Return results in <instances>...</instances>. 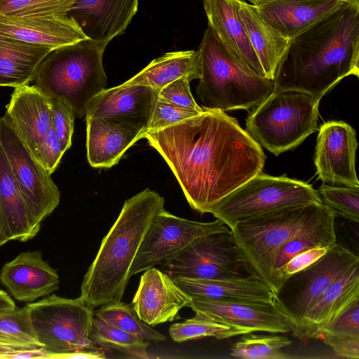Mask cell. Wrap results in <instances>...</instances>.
<instances>
[{"label": "cell", "instance_id": "1", "mask_svg": "<svg viewBox=\"0 0 359 359\" xmlns=\"http://www.w3.org/2000/svg\"><path fill=\"white\" fill-rule=\"evenodd\" d=\"M144 138L168 163L190 207L202 214L262 172L266 158L237 119L219 109L204 108Z\"/></svg>", "mask_w": 359, "mask_h": 359}, {"label": "cell", "instance_id": "2", "mask_svg": "<svg viewBox=\"0 0 359 359\" xmlns=\"http://www.w3.org/2000/svg\"><path fill=\"white\" fill-rule=\"evenodd\" d=\"M351 75L359 76V0H345L291 39L273 92L297 90L320 101Z\"/></svg>", "mask_w": 359, "mask_h": 359}, {"label": "cell", "instance_id": "3", "mask_svg": "<svg viewBox=\"0 0 359 359\" xmlns=\"http://www.w3.org/2000/svg\"><path fill=\"white\" fill-rule=\"evenodd\" d=\"M164 203L159 194L148 188L125 201L83 277L82 301L93 308L121 302L140 245Z\"/></svg>", "mask_w": 359, "mask_h": 359}, {"label": "cell", "instance_id": "4", "mask_svg": "<svg viewBox=\"0 0 359 359\" xmlns=\"http://www.w3.org/2000/svg\"><path fill=\"white\" fill-rule=\"evenodd\" d=\"M201 76L196 93L204 108L248 110L274 90L272 80L259 76L224 46L210 26L198 48Z\"/></svg>", "mask_w": 359, "mask_h": 359}, {"label": "cell", "instance_id": "5", "mask_svg": "<svg viewBox=\"0 0 359 359\" xmlns=\"http://www.w3.org/2000/svg\"><path fill=\"white\" fill-rule=\"evenodd\" d=\"M107 45L89 39L51 50L33 81L47 96L67 104L75 117H86L90 101L107 85L102 58Z\"/></svg>", "mask_w": 359, "mask_h": 359}, {"label": "cell", "instance_id": "6", "mask_svg": "<svg viewBox=\"0 0 359 359\" xmlns=\"http://www.w3.org/2000/svg\"><path fill=\"white\" fill-rule=\"evenodd\" d=\"M26 308L35 335L50 358H106L90 338L93 308L79 297L51 294Z\"/></svg>", "mask_w": 359, "mask_h": 359}, {"label": "cell", "instance_id": "7", "mask_svg": "<svg viewBox=\"0 0 359 359\" xmlns=\"http://www.w3.org/2000/svg\"><path fill=\"white\" fill-rule=\"evenodd\" d=\"M319 103L300 91L273 92L249 113L245 130L261 147L278 156L316 130Z\"/></svg>", "mask_w": 359, "mask_h": 359}, {"label": "cell", "instance_id": "8", "mask_svg": "<svg viewBox=\"0 0 359 359\" xmlns=\"http://www.w3.org/2000/svg\"><path fill=\"white\" fill-rule=\"evenodd\" d=\"M324 206L323 203L290 205L236 224L231 231L250 274L273 290V267L278 248Z\"/></svg>", "mask_w": 359, "mask_h": 359}, {"label": "cell", "instance_id": "9", "mask_svg": "<svg viewBox=\"0 0 359 359\" xmlns=\"http://www.w3.org/2000/svg\"><path fill=\"white\" fill-rule=\"evenodd\" d=\"M310 203L323 201L307 182L262 172L214 205L209 213L231 229L241 221L276 209Z\"/></svg>", "mask_w": 359, "mask_h": 359}, {"label": "cell", "instance_id": "10", "mask_svg": "<svg viewBox=\"0 0 359 359\" xmlns=\"http://www.w3.org/2000/svg\"><path fill=\"white\" fill-rule=\"evenodd\" d=\"M0 144L34 226L57 207L60 191L50 174L32 155L4 115L0 117Z\"/></svg>", "mask_w": 359, "mask_h": 359}, {"label": "cell", "instance_id": "11", "mask_svg": "<svg viewBox=\"0 0 359 359\" xmlns=\"http://www.w3.org/2000/svg\"><path fill=\"white\" fill-rule=\"evenodd\" d=\"M161 265L170 277L230 279L247 276L241 273L242 269L250 274L230 229L196 238Z\"/></svg>", "mask_w": 359, "mask_h": 359}, {"label": "cell", "instance_id": "12", "mask_svg": "<svg viewBox=\"0 0 359 359\" xmlns=\"http://www.w3.org/2000/svg\"><path fill=\"white\" fill-rule=\"evenodd\" d=\"M229 229L222 220L200 222L159 211L152 219L137 250L130 276L172 259L196 238Z\"/></svg>", "mask_w": 359, "mask_h": 359}, {"label": "cell", "instance_id": "13", "mask_svg": "<svg viewBox=\"0 0 359 359\" xmlns=\"http://www.w3.org/2000/svg\"><path fill=\"white\" fill-rule=\"evenodd\" d=\"M195 313L252 332L287 333L293 319L278 297L269 302L222 301L191 297Z\"/></svg>", "mask_w": 359, "mask_h": 359}, {"label": "cell", "instance_id": "14", "mask_svg": "<svg viewBox=\"0 0 359 359\" xmlns=\"http://www.w3.org/2000/svg\"><path fill=\"white\" fill-rule=\"evenodd\" d=\"M358 147L355 130L342 121H330L320 127L314 163L318 179L337 186L359 187L355 172Z\"/></svg>", "mask_w": 359, "mask_h": 359}, {"label": "cell", "instance_id": "15", "mask_svg": "<svg viewBox=\"0 0 359 359\" xmlns=\"http://www.w3.org/2000/svg\"><path fill=\"white\" fill-rule=\"evenodd\" d=\"M158 93L144 85L104 89L90 101L85 119L99 118L147 130Z\"/></svg>", "mask_w": 359, "mask_h": 359}, {"label": "cell", "instance_id": "16", "mask_svg": "<svg viewBox=\"0 0 359 359\" xmlns=\"http://www.w3.org/2000/svg\"><path fill=\"white\" fill-rule=\"evenodd\" d=\"M358 264L357 255L336 243L318 261L299 272L302 277L298 293L294 296L292 304L286 306L293 319L292 328L330 285Z\"/></svg>", "mask_w": 359, "mask_h": 359}, {"label": "cell", "instance_id": "17", "mask_svg": "<svg viewBox=\"0 0 359 359\" xmlns=\"http://www.w3.org/2000/svg\"><path fill=\"white\" fill-rule=\"evenodd\" d=\"M191 297L162 270L144 271L132 305L139 318L150 326L170 322L184 307H189Z\"/></svg>", "mask_w": 359, "mask_h": 359}, {"label": "cell", "instance_id": "18", "mask_svg": "<svg viewBox=\"0 0 359 359\" xmlns=\"http://www.w3.org/2000/svg\"><path fill=\"white\" fill-rule=\"evenodd\" d=\"M5 116L37 159L40 146L52 128L51 98L36 85L15 88Z\"/></svg>", "mask_w": 359, "mask_h": 359}, {"label": "cell", "instance_id": "19", "mask_svg": "<svg viewBox=\"0 0 359 359\" xmlns=\"http://www.w3.org/2000/svg\"><path fill=\"white\" fill-rule=\"evenodd\" d=\"M0 35L52 50L88 39L72 18L57 13L0 15Z\"/></svg>", "mask_w": 359, "mask_h": 359}, {"label": "cell", "instance_id": "20", "mask_svg": "<svg viewBox=\"0 0 359 359\" xmlns=\"http://www.w3.org/2000/svg\"><path fill=\"white\" fill-rule=\"evenodd\" d=\"M139 0H77L67 13L86 36L107 45L123 34L138 8Z\"/></svg>", "mask_w": 359, "mask_h": 359}, {"label": "cell", "instance_id": "21", "mask_svg": "<svg viewBox=\"0 0 359 359\" xmlns=\"http://www.w3.org/2000/svg\"><path fill=\"white\" fill-rule=\"evenodd\" d=\"M0 281L15 299L25 302L50 295L60 283L57 271L38 250L21 252L6 263L0 271Z\"/></svg>", "mask_w": 359, "mask_h": 359}, {"label": "cell", "instance_id": "22", "mask_svg": "<svg viewBox=\"0 0 359 359\" xmlns=\"http://www.w3.org/2000/svg\"><path fill=\"white\" fill-rule=\"evenodd\" d=\"M359 299V264L335 281L320 297L292 332L302 339H319L322 332Z\"/></svg>", "mask_w": 359, "mask_h": 359}, {"label": "cell", "instance_id": "23", "mask_svg": "<svg viewBox=\"0 0 359 359\" xmlns=\"http://www.w3.org/2000/svg\"><path fill=\"white\" fill-rule=\"evenodd\" d=\"M345 0H266L255 6L261 18L291 40L324 18Z\"/></svg>", "mask_w": 359, "mask_h": 359}, {"label": "cell", "instance_id": "24", "mask_svg": "<svg viewBox=\"0 0 359 359\" xmlns=\"http://www.w3.org/2000/svg\"><path fill=\"white\" fill-rule=\"evenodd\" d=\"M86 121L87 158L93 168H109L118 163L126 151L146 130L126 123H116L99 118Z\"/></svg>", "mask_w": 359, "mask_h": 359}, {"label": "cell", "instance_id": "25", "mask_svg": "<svg viewBox=\"0 0 359 359\" xmlns=\"http://www.w3.org/2000/svg\"><path fill=\"white\" fill-rule=\"evenodd\" d=\"M203 2L208 25L224 46L247 67L264 77L238 15L237 0H203Z\"/></svg>", "mask_w": 359, "mask_h": 359}, {"label": "cell", "instance_id": "26", "mask_svg": "<svg viewBox=\"0 0 359 359\" xmlns=\"http://www.w3.org/2000/svg\"><path fill=\"white\" fill-rule=\"evenodd\" d=\"M191 297L222 301L269 302L278 296L253 276L230 279L170 277Z\"/></svg>", "mask_w": 359, "mask_h": 359}, {"label": "cell", "instance_id": "27", "mask_svg": "<svg viewBox=\"0 0 359 359\" xmlns=\"http://www.w3.org/2000/svg\"><path fill=\"white\" fill-rule=\"evenodd\" d=\"M237 11L264 77L273 81L291 40L269 26L261 18L255 6L237 0Z\"/></svg>", "mask_w": 359, "mask_h": 359}, {"label": "cell", "instance_id": "28", "mask_svg": "<svg viewBox=\"0 0 359 359\" xmlns=\"http://www.w3.org/2000/svg\"><path fill=\"white\" fill-rule=\"evenodd\" d=\"M51 48L0 35V87L18 88L33 81Z\"/></svg>", "mask_w": 359, "mask_h": 359}, {"label": "cell", "instance_id": "29", "mask_svg": "<svg viewBox=\"0 0 359 359\" xmlns=\"http://www.w3.org/2000/svg\"><path fill=\"white\" fill-rule=\"evenodd\" d=\"M201 76L198 50L169 52L152 60L139 73L123 83L124 85H144L159 91L175 80L187 76L191 81Z\"/></svg>", "mask_w": 359, "mask_h": 359}, {"label": "cell", "instance_id": "30", "mask_svg": "<svg viewBox=\"0 0 359 359\" xmlns=\"http://www.w3.org/2000/svg\"><path fill=\"white\" fill-rule=\"evenodd\" d=\"M335 217L334 213L325 205L311 221L278 248L273 267L274 293L279 271L294 256L313 248H330L337 243Z\"/></svg>", "mask_w": 359, "mask_h": 359}, {"label": "cell", "instance_id": "31", "mask_svg": "<svg viewBox=\"0 0 359 359\" xmlns=\"http://www.w3.org/2000/svg\"><path fill=\"white\" fill-rule=\"evenodd\" d=\"M0 205L11 240L25 242L39 231L34 225L0 144Z\"/></svg>", "mask_w": 359, "mask_h": 359}, {"label": "cell", "instance_id": "32", "mask_svg": "<svg viewBox=\"0 0 359 359\" xmlns=\"http://www.w3.org/2000/svg\"><path fill=\"white\" fill-rule=\"evenodd\" d=\"M90 338L103 350H115L135 358H149L148 341L95 316Z\"/></svg>", "mask_w": 359, "mask_h": 359}, {"label": "cell", "instance_id": "33", "mask_svg": "<svg viewBox=\"0 0 359 359\" xmlns=\"http://www.w3.org/2000/svg\"><path fill=\"white\" fill-rule=\"evenodd\" d=\"M250 332H252L250 329L218 322L197 313L182 323L172 325L169 328L170 337L179 343L208 337L227 339Z\"/></svg>", "mask_w": 359, "mask_h": 359}, {"label": "cell", "instance_id": "34", "mask_svg": "<svg viewBox=\"0 0 359 359\" xmlns=\"http://www.w3.org/2000/svg\"><path fill=\"white\" fill-rule=\"evenodd\" d=\"M95 317L111 323L146 341H163L165 337L142 321L132 304L123 302L102 305L94 311Z\"/></svg>", "mask_w": 359, "mask_h": 359}, {"label": "cell", "instance_id": "35", "mask_svg": "<svg viewBox=\"0 0 359 359\" xmlns=\"http://www.w3.org/2000/svg\"><path fill=\"white\" fill-rule=\"evenodd\" d=\"M0 346L15 349L41 348L26 306L0 315Z\"/></svg>", "mask_w": 359, "mask_h": 359}, {"label": "cell", "instance_id": "36", "mask_svg": "<svg viewBox=\"0 0 359 359\" xmlns=\"http://www.w3.org/2000/svg\"><path fill=\"white\" fill-rule=\"evenodd\" d=\"M246 333L231 348L230 355L248 359H283L287 356L280 350L291 344L285 337Z\"/></svg>", "mask_w": 359, "mask_h": 359}, {"label": "cell", "instance_id": "37", "mask_svg": "<svg viewBox=\"0 0 359 359\" xmlns=\"http://www.w3.org/2000/svg\"><path fill=\"white\" fill-rule=\"evenodd\" d=\"M323 203L351 222L359 221V187L337 186L323 183L317 190Z\"/></svg>", "mask_w": 359, "mask_h": 359}, {"label": "cell", "instance_id": "38", "mask_svg": "<svg viewBox=\"0 0 359 359\" xmlns=\"http://www.w3.org/2000/svg\"><path fill=\"white\" fill-rule=\"evenodd\" d=\"M77 0H0V15L25 16L43 13L67 15Z\"/></svg>", "mask_w": 359, "mask_h": 359}, {"label": "cell", "instance_id": "39", "mask_svg": "<svg viewBox=\"0 0 359 359\" xmlns=\"http://www.w3.org/2000/svg\"><path fill=\"white\" fill-rule=\"evenodd\" d=\"M203 110L199 111L157 100L147 133L156 132L173 126L199 114Z\"/></svg>", "mask_w": 359, "mask_h": 359}, {"label": "cell", "instance_id": "40", "mask_svg": "<svg viewBox=\"0 0 359 359\" xmlns=\"http://www.w3.org/2000/svg\"><path fill=\"white\" fill-rule=\"evenodd\" d=\"M328 249L326 247L313 248L290 259L280 269L276 277L275 294L278 296L283 286L290 277L312 265L323 256Z\"/></svg>", "mask_w": 359, "mask_h": 359}, {"label": "cell", "instance_id": "41", "mask_svg": "<svg viewBox=\"0 0 359 359\" xmlns=\"http://www.w3.org/2000/svg\"><path fill=\"white\" fill-rule=\"evenodd\" d=\"M52 128L60 138L66 151L72 146L75 115L65 102L52 99Z\"/></svg>", "mask_w": 359, "mask_h": 359}, {"label": "cell", "instance_id": "42", "mask_svg": "<svg viewBox=\"0 0 359 359\" xmlns=\"http://www.w3.org/2000/svg\"><path fill=\"white\" fill-rule=\"evenodd\" d=\"M191 81L187 76L175 80L159 91L157 100L199 111L203 110V107L196 103L191 94L189 86Z\"/></svg>", "mask_w": 359, "mask_h": 359}, {"label": "cell", "instance_id": "43", "mask_svg": "<svg viewBox=\"0 0 359 359\" xmlns=\"http://www.w3.org/2000/svg\"><path fill=\"white\" fill-rule=\"evenodd\" d=\"M65 152L60 138L52 128L40 146L37 160L51 175L58 167Z\"/></svg>", "mask_w": 359, "mask_h": 359}, {"label": "cell", "instance_id": "44", "mask_svg": "<svg viewBox=\"0 0 359 359\" xmlns=\"http://www.w3.org/2000/svg\"><path fill=\"white\" fill-rule=\"evenodd\" d=\"M323 334L359 337V299L355 300L349 305L334 321L322 332L320 337Z\"/></svg>", "mask_w": 359, "mask_h": 359}, {"label": "cell", "instance_id": "45", "mask_svg": "<svg viewBox=\"0 0 359 359\" xmlns=\"http://www.w3.org/2000/svg\"><path fill=\"white\" fill-rule=\"evenodd\" d=\"M320 338L338 356L349 359L359 358V337L323 334Z\"/></svg>", "mask_w": 359, "mask_h": 359}, {"label": "cell", "instance_id": "46", "mask_svg": "<svg viewBox=\"0 0 359 359\" xmlns=\"http://www.w3.org/2000/svg\"><path fill=\"white\" fill-rule=\"evenodd\" d=\"M10 241V231L0 205V247Z\"/></svg>", "mask_w": 359, "mask_h": 359}, {"label": "cell", "instance_id": "47", "mask_svg": "<svg viewBox=\"0 0 359 359\" xmlns=\"http://www.w3.org/2000/svg\"><path fill=\"white\" fill-rule=\"evenodd\" d=\"M15 308L16 306L8 294L0 290V315Z\"/></svg>", "mask_w": 359, "mask_h": 359}, {"label": "cell", "instance_id": "48", "mask_svg": "<svg viewBox=\"0 0 359 359\" xmlns=\"http://www.w3.org/2000/svg\"><path fill=\"white\" fill-rule=\"evenodd\" d=\"M251 4L257 6L266 0H248Z\"/></svg>", "mask_w": 359, "mask_h": 359}]
</instances>
